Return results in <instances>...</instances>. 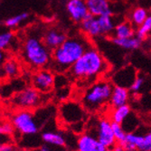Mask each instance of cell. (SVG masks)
<instances>
[{
    "instance_id": "d6a6232c",
    "label": "cell",
    "mask_w": 151,
    "mask_h": 151,
    "mask_svg": "<svg viewBox=\"0 0 151 151\" xmlns=\"http://www.w3.org/2000/svg\"><path fill=\"white\" fill-rule=\"evenodd\" d=\"M36 151H52V146L45 143L42 146H40V147Z\"/></svg>"
},
{
    "instance_id": "8d00e7d4",
    "label": "cell",
    "mask_w": 151,
    "mask_h": 151,
    "mask_svg": "<svg viewBox=\"0 0 151 151\" xmlns=\"http://www.w3.org/2000/svg\"><path fill=\"white\" fill-rule=\"evenodd\" d=\"M148 133H149V135H150V136H151V130H150V131H149V132H148Z\"/></svg>"
},
{
    "instance_id": "d6986e66",
    "label": "cell",
    "mask_w": 151,
    "mask_h": 151,
    "mask_svg": "<svg viewBox=\"0 0 151 151\" xmlns=\"http://www.w3.org/2000/svg\"><path fill=\"white\" fill-rule=\"evenodd\" d=\"M136 35V27L129 21H121L117 23L112 37L128 38Z\"/></svg>"
},
{
    "instance_id": "603a6c76",
    "label": "cell",
    "mask_w": 151,
    "mask_h": 151,
    "mask_svg": "<svg viewBox=\"0 0 151 151\" xmlns=\"http://www.w3.org/2000/svg\"><path fill=\"white\" fill-rule=\"evenodd\" d=\"M149 16L148 10L144 6H137L134 7L129 17V21L136 27H139L143 22L147 19V17Z\"/></svg>"
},
{
    "instance_id": "44dd1931",
    "label": "cell",
    "mask_w": 151,
    "mask_h": 151,
    "mask_svg": "<svg viewBox=\"0 0 151 151\" xmlns=\"http://www.w3.org/2000/svg\"><path fill=\"white\" fill-rule=\"evenodd\" d=\"M42 140L52 147H64L66 146V139L64 135L55 131H45L42 133Z\"/></svg>"
},
{
    "instance_id": "6da1fadb",
    "label": "cell",
    "mask_w": 151,
    "mask_h": 151,
    "mask_svg": "<svg viewBox=\"0 0 151 151\" xmlns=\"http://www.w3.org/2000/svg\"><path fill=\"white\" fill-rule=\"evenodd\" d=\"M109 65L103 54L95 46H90L69 70L71 79L86 87L109 72Z\"/></svg>"
},
{
    "instance_id": "3957f363",
    "label": "cell",
    "mask_w": 151,
    "mask_h": 151,
    "mask_svg": "<svg viewBox=\"0 0 151 151\" xmlns=\"http://www.w3.org/2000/svg\"><path fill=\"white\" fill-rule=\"evenodd\" d=\"M113 83L108 79H98L88 85L80 97V102L88 113H98L109 102Z\"/></svg>"
},
{
    "instance_id": "e0dca14e",
    "label": "cell",
    "mask_w": 151,
    "mask_h": 151,
    "mask_svg": "<svg viewBox=\"0 0 151 151\" xmlns=\"http://www.w3.org/2000/svg\"><path fill=\"white\" fill-rule=\"evenodd\" d=\"M131 92L129 89L120 87V86H113V90L111 92V99H109V105L111 109H115L125 104H128Z\"/></svg>"
},
{
    "instance_id": "4316f807",
    "label": "cell",
    "mask_w": 151,
    "mask_h": 151,
    "mask_svg": "<svg viewBox=\"0 0 151 151\" xmlns=\"http://www.w3.org/2000/svg\"><path fill=\"white\" fill-rule=\"evenodd\" d=\"M151 34V15H149L147 19L139 27L136 28V35L141 40L146 39Z\"/></svg>"
},
{
    "instance_id": "4fadbf2b",
    "label": "cell",
    "mask_w": 151,
    "mask_h": 151,
    "mask_svg": "<svg viewBox=\"0 0 151 151\" xmlns=\"http://www.w3.org/2000/svg\"><path fill=\"white\" fill-rule=\"evenodd\" d=\"M138 73L131 65L121 67L111 77V82L115 86H120L129 89L134 80L136 79Z\"/></svg>"
},
{
    "instance_id": "ac0fdd59",
    "label": "cell",
    "mask_w": 151,
    "mask_h": 151,
    "mask_svg": "<svg viewBox=\"0 0 151 151\" xmlns=\"http://www.w3.org/2000/svg\"><path fill=\"white\" fill-rule=\"evenodd\" d=\"M143 40L139 38L137 35L128 37V38H114L112 37V43L119 48L127 50V51H134L138 50L141 47Z\"/></svg>"
},
{
    "instance_id": "30bf717a",
    "label": "cell",
    "mask_w": 151,
    "mask_h": 151,
    "mask_svg": "<svg viewBox=\"0 0 151 151\" xmlns=\"http://www.w3.org/2000/svg\"><path fill=\"white\" fill-rule=\"evenodd\" d=\"M120 145L129 151H151V136L148 132L146 134L129 132Z\"/></svg>"
},
{
    "instance_id": "4dcf8cb0",
    "label": "cell",
    "mask_w": 151,
    "mask_h": 151,
    "mask_svg": "<svg viewBox=\"0 0 151 151\" xmlns=\"http://www.w3.org/2000/svg\"><path fill=\"white\" fill-rule=\"evenodd\" d=\"M8 138H9V135L4 134L2 132L1 127H0V149L2 148V147L4 145L9 144V139Z\"/></svg>"
},
{
    "instance_id": "7402d4cb",
    "label": "cell",
    "mask_w": 151,
    "mask_h": 151,
    "mask_svg": "<svg viewBox=\"0 0 151 151\" xmlns=\"http://www.w3.org/2000/svg\"><path fill=\"white\" fill-rule=\"evenodd\" d=\"M130 115H131V107L129 104H125L115 109H111V114H109V119L113 122L123 124Z\"/></svg>"
},
{
    "instance_id": "f546056e",
    "label": "cell",
    "mask_w": 151,
    "mask_h": 151,
    "mask_svg": "<svg viewBox=\"0 0 151 151\" xmlns=\"http://www.w3.org/2000/svg\"><path fill=\"white\" fill-rule=\"evenodd\" d=\"M0 127H1V129H2V132L4 134H6V135H10L13 133L14 131V125L12 124V123H4V124H1L0 125Z\"/></svg>"
},
{
    "instance_id": "ba28073f",
    "label": "cell",
    "mask_w": 151,
    "mask_h": 151,
    "mask_svg": "<svg viewBox=\"0 0 151 151\" xmlns=\"http://www.w3.org/2000/svg\"><path fill=\"white\" fill-rule=\"evenodd\" d=\"M92 133L107 148H112L117 144L112 129V121L109 117H101L96 120Z\"/></svg>"
},
{
    "instance_id": "9c48e42d",
    "label": "cell",
    "mask_w": 151,
    "mask_h": 151,
    "mask_svg": "<svg viewBox=\"0 0 151 151\" xmlns=\"http://www.w3.org/2000/svg\"><path fill=\"white\" fill-rule=\"evenodd\" d=\"M32 86L44 94L50 93L55 85V75L48 68L39 69L32 75Z\"/></svg>"
},
{
    "instance_id": "ffe728a7",
    "label": "cell",
    "mask_w": 151,
    "mask_h": 151,
    "mask_svg": "<svg viewBox=\"0 0 151 151\" xmlns=\"http://www.w3.org/2000/svg\"><path fill=\"white\" fill-rule=\"evenodd\" d=\"M151 89V80L144 74L138 73L129 91L132 94H140L148 91Z\"/></svg>"
},
{
    "instance_id": "52a82bcc",
    "label": "cell",
    "mask_w": 151,
    "mask_h": 151,
    "mask_svg": "<svg viewBox=\"0 0 151 151\" xmlns=\"http://www.w3.org/2000/svg\"><path fill=\"white\" fill-rule=\"evenodd\" d=\"M12 124L23 135H35L39 131V125L35 115L28 109H21L13 116Z\"/></svg>"
},
{
    "instance_id": "f1b7e54d",
    "label": "cell",
    "mask_w": 151,
    "mask_h": 151,
    "mask_svg": "<svg viewBox=\"0 0 151 151\" xmlns=\"http://www.w3.org/2000/svg\"><path fill=\"white\" fill-rule=\"evenodd\" d=\"M70 92H71V90L69 86L59 87L58 91H56V97L59 101H62V102H63L67 100L68 97H69Z\"/></svg>"
},
{
    "instance_id": "5bb4252c",
    "label": "cell",
    "mask_w": 151,
    "mask_h": 151,
    "mask_svg": "<svg viewBox=\"0 0 151 151\" xmlns=\"http://www.w3.org/2000/svg\"><path fill=\"white\" fill-rule=\"evenodd\" d=\"M81 34H83L89 39H96L103 36L101 24L98 17L89 15L80 24Z\"/></svg>"
},
{
    "instance_id": "e575fe53",
    "label": "cell",
    "mask_w": 151,
    "mask_h": 151,
    "mask_svg": "<svg viewBox=\"0 0 151 151\" xmlns=\"http://www.w3.org/2000/svg\"><path fill=\"white\" fill-rule=\"evenodd\" d=\"M106 151H113V150H112V148H107Z\"/></svg>"
},
{
    "instance_id": "83f0119b",
    "label": "cell",
    "mask_w": 151,
    "mask_h": 151,
    "mask_svg": "<svg viewBox=\"0 0 151 151\" xmlns=\"http://www.w3.org/2000/svg\"><path fill=\"white\" fill-rule=\"evenodd\" d=\"M112 129H113L115 139L118 144H120L125 140L128 132L125 130V129L123 128V126L121 124L112 121Z\"/></svg>"
},
{
    "instance_id": "2e32d148",
    "label": "cell",
    "mask_w": 151,
    "mask_h": 151,
    "mask_svg": "<svg viewBox=\"0 0 151 151\" xmlns=\"http://www.w3.org/2000/svg\"><path fill=\"white\" fill-rule=\"evenodd\" d=\"M89 14L93 17L112 15V6L109 0H86Z\"/></svg>"
},
{
    "instance_id": "7c38bea8",
    "label": "cell",
    "mask_w": 151,
    "mask_h": 151,
    "mask_svg": "<svg viewBox=\"0 0 151 151\" xmlns=\"http://www.w3.org/2000/svg\"><path fill=\"white\" fill-rule=\"evenodd\" d=\"M77 151H106L104 147L91 131H86L79 136L77 144Z\"/></svg>"
},
{
    "instance_id": "5b68a950",
    "label": "cell",
    "mask_w": 151,
    "mask_h": 151,
    "mask_svg": "<svg viewBox=\"0 0 151 151\" xmlns=\"http://www.w3.org/2000/svg\"><path fill=\"white\" fill-rule=\"evenodd\" d=\"M87 113L81 103L74 101H65L59 108L60 118L65 124L75 125L77 123L84 122Z\"/></svg>"
},
{
    "instance_id": "277c9868",
    "label": "cell",
    "mask_w": 151,
    "mask_h": 151,
    "mask_svg": "<svg viewBox=\"0 0 151 151\" xmlns=\"http://www.w3.org/2000/svg\"><path fill=\"white\" fill-rule=\"evenodd\" d=\"M22 55L24 62L34 69L46 68L51 63L52 52L38 36H27L23 44Z\"/></svg>"
},
{
    "instance_id": "8fae6325",
    "label": "cell",
    "mask_w": 151,
    "mask_h": 151,
    "mask_svg": "<svg viewBox=\"0 0 151 151\" xmlns=\"http://www.w3.org/2000/svg\"><path fill=\"white\" fill-rule=\"evenodd\" d=\"M65 10L72 21L79 24L90 15L86 0H67Z\"/></svg>"
},
{
    "instance_id": "7a4b0ae2",
    "label": "cell",
    "mask_w": 151,
    "mask_h": 151,
    "mask_svg": "<svg viewBox=\"0 0 151 151\" xmlns=\"http://www.w3.org/2000/svg\"><path fill=\"white\" fill-rule=\"evenodd\" d=\"M91 45L90 39L83 34L67 37L64 42L52 52L51 70L57 73H68Z\"/></svg>"
},
{
    "instance_id": "8992f818",
    "label": "cell",
    "mask_w": 151,
    "mask_h": 151,
    "mask_svg": "<svg viewBox=\"0 0 151 151\" xmlns=\"http://www.w3.org/2000/svg\"><path fill=\"white\" fill-rule=\"evenodd\" d=\"M44 95L45 94L41 93L33 86L27 87L14 95L12 103L22 109H34L43 103Z\"/></svg>"
},
{
    "instance_id": "d590c367",
    "label": "cell",
    "mask_w": 151,
    "mask_h": 151,
    "mask_svg": "<svg viewBox=\"0 0 151 151\" xmlns=\"http://www.w3.org/2000/svg\"><path fill=\"white\" fill-rule=\"evenodd\" d=\"M149 10L151 11V0H150V3H149Z\"/></svg>"
},
{
    "instance_id": "484cf974",
    "label": "cell",
    "mask_w": 151,
    "mask_h": 151,
    "mask_svg": "<svg viewBox=\"0 0 151 151\" xmlns=\"http://www.w3.org/2000/svg\"><path fill=\"white\" fill-rule=\"evenodd\" d=\"M29 17H30L29 13H27V12L20 13V14H18V15H17V16H14V17H11L7 18L5 21V25L7 27V28H9V29L16 28V27L20 25L24 21L28 19Z\"/></svg>"
},
{
    "instance_id": "cb8c5ba5",
    "label": "cell",
    "mask_w": 151,
    "mask_h": 151,
    "mask_svg": "<svg viewBox=\"0 0 151 151\" xmlns=\"http://www.w3.org/2000/svg\"><path fill=\"white\" fill-rule=\"evenodd\" d=\"M4 74L9 78H15L20 73V65L18 62L13 58H8L3 64Z\"/></svg>"
},
{
    "instance_id": "d4e9b609",
    "label": "cell",
    "mask_w": 151,
    "mask_h": 151,
    "mask_svg": "<svg viewBox=\"0 0 151 151\" xmlns=\"http://www.w3.org/2000/svg\"><path fill=\"white\" fill-rule=\"evenodd\" d=\"M15 35L11 31L0 32V50L6 51L10 49L15 42Z\"/></svg>"
},
{
    "instance_id": "836d02e7",
    "label": "cell",
    "mask_w": 151,
    "mask_h": 151,
    "mask_svg": "<svg viewBox=\"0 0 151 151\" xmlns=\"http://www.w3.org/2000/svg\"><path fill=\"white\" fill-rule=\"evenodd\" d=\"M0 151H14V147H13L12 145L6 144V145H4L2 147V148L0 149Z\"/></svg>"
},
{
    "instance_id": "1f68e13d",
    "label": "cell",
    "mask_w": 151,
    "mask_h": 151,
    "mask_svg": "<svg viewBox=\"0 0 151 151\" xmlns=\"http://www.w3.org/2000/svg\"><path fill=\"white\" fill-rule=\"evenodd\" d=\"M7 54L5 51H1L0 50V73L4 74V71H3V64L5 63V62L7 60ZM5 75V74H4Z\"/></svg>"
},
{
    "instance_id": "9a60e30c",
    "label": "cell",
    "mask_w": 151,
    "mask_h": 151,
    "mask_svg": "<svg viewBox=\"0 0 151 151\" xmlns=\"http://www.w3.org/2000/svg\"><path fill=\"white\" fill-rule=\"evenodd\" d=\"M67 35L62 29L57 27H51L45 31L42 39L44 44L51 51H53L58 48L67 39Z\"/></svg>"
},
{
    "instance_id": "74e56055",
    "label": "cell",
    "mask_w": 151,
    "mask_h": 151,
    "mask_svg": "<svg viewBox=\"0 0 151 151\" xmlns=\"http://www.w3.org/2000/svg\"><path fill=\"white\" fill-rule=\"evenodd\" d=\"M124 151H129V150H126V149H125V150H124Z\"/></svg>"
}]
</instances>
